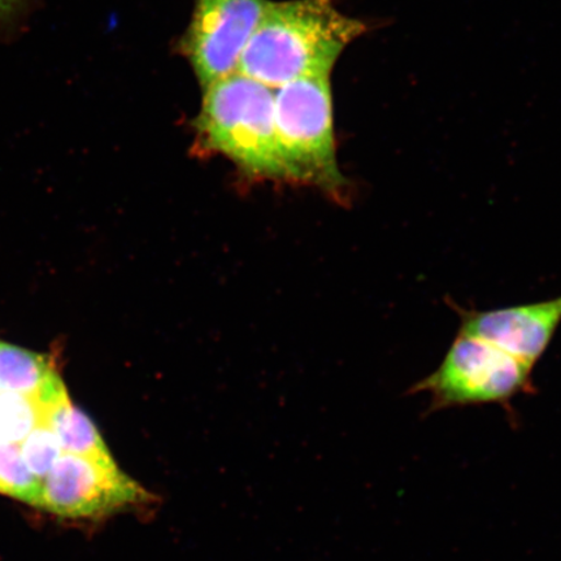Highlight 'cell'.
<instances>
[{
    "mask_svg": "<svg viewBox=\"0 0 561 561\" xmlns=\"http://www.w3.org/2000/svg\"><path fill=\"white\" fill-rule=\"evenodd\" d=\"M150 501L115 459L62 453L41 482L37 507L67 518H96Z\"/></svg>",
    "mask_w": 561,
    "mask_h": 561,
    "instance_id": "5b68a950",
    "label": "cell"
},
{
    "mask_svg": "<svg viewBox=\"0 0 561 561\" xmlns=\"http://www.w3.org/2000/svg\"><path fill=\"white\" fill-rule=\"evenodd\" d=\"M46 425L58 438L62 453L114 459L93 421L70 402L69 396L47 412Z\"/></svg>",
    "mask_w": 561,
    "mask_h": 561,
    "instance_id": "9c48e42d",
    "label": "cell"
},
{
    "mask_svg": "<svg viewBox=\"0 0 561 561\" xmlns=\"http://www.w3.org/2000/svg\"><path fill=\"white\" fill-rule=\"evenodd\" d=\"M48 407L37 399L2 396L0 397V439L21 444L41 425H46Z\"/></svg>",
    "mask_w": 561,
    "mask_h": 561,
    "instance_id": "30bf717a",
    "label": "cell"
},
{
    "mask_svg": "<svg viewBox=\"0 0 561 561\" xmlns=\"http://www.w3.org/2000/svg\"><path fill=\"white\" fill-rule=\"evenodd\" d=\"M31 0H0V27L12 30L30 11Z\"/></svg>",
    "mask_w": 561,
    "mask_h": 561,
    "instance_id": "4fadbf2b",
    "label": "cell"
},
{
    "mask_svg": "<svg viewBox=\"0 0 561 561\" xmlns=\"http://www.w3.org/2000/svg\"><path fill=\"white\" fill-rule=\"evenodd\" d=\"M41 481L27 468L20 445L0 439V493L37 506Z\"/></svg>",
    "mask_w": 561,
    "mask_h": 561,
    "instance_id": "8fae6325",
    "label": "cell"
},
{
    "mask_svg": "<svg viewBox=\"0 0 561 561\" xmlns=\"http://www.w3.org/2000/svg\"><path fill=\"white\" fill-rule=\"evenodd\" d=\"M270 0H195L179 50L202 89L237 72Z\"/></svg>",
    "mask_w": 561,
    "mask_h": 561,
    "instance_id": "8992f818",
    "label": "cell"
},
{
    "mask_svg": "<svg viewBox=\"0 0 561 561\" xmlns=\"http://www.w3.org/2000/svg\"><path fill=\"white\" fill-rule=\"evenodd\" d=\"M451 306L460 318L459 333L486 341L533 368L561 325V296L490 311Z\"/></svg>",
    "mask_w": 561,
    "mask_h": 561,
    "instance_id": "52a82bcc",
    "label": "cell"
},
{
    "mask_svg": "<svg viewBox=\"0 0 561 561\" xmlns=\"http://www.w3.org/2000/svg\"><path fill=\"white\" fill-rule=\"evenodd\" d=\"M194 128L201 149L250 178L289 180L275 125V89L237 70L203 89Z\"/></svg>",
    "mask_w": 561,
    "mask_h": 561,
    "instance_id": "7a4b0ae2",
    "label": "cell"
},
{
    "mask_svg": "<svg viewBox=\"0 0 561 561\" xmlns=\"http://www.w3.org/2000/svg\"><path fill=\"white\" fill-rule=\"evenodd\" d=\"M275 125L289 180L346 203L351 184L336 160L331 76L306 77L276 89Z\"/></svg>",
    "mask_w": 561,
    "mask_h": 561,
    "instance_id": "3957f363",
    "label": "cell"
},
{
    "mask_svg": "<svg viewBox=\"0 0 561 561\" xmlns=\"http://www.w3.org/2000/svg\"><path fill=\"white\" fill-rule=\"evenodd\" d=\"M2 396L37 399L51 409L68 392L47 356L0 342V397Z\"/></svg>",
    "mask_w": 561,
    "mask_h": 561,
    "instance_id": "ba28073f",
    "label": "cell"
},
{
    "mask_svg": "<svg viewBox=\"0 0 561 561\" xmlns=\"http://www.w3.org/2000/svg\"><path fill=\"white\" fill-rule=\"evenodd\" d=\"M366 31L334 0H270L238 70L275 90L306 77L331 76L342 53Z\"/></svg>",
    "mask_w": 561,
    "mask_h": 561,
    "instance_id": "6da1fadb",
    "label": "cell"
},
{
    "mask_svg": "<svg viewBox=\"0 0 561 561\" xmlns=\"http://www.w3.org/2000/svg\"><path fill=\"white\" fill-rule=\"evenodd\" d=\"M21 455L30 471L41 482L62 454L58 438L47 425H41L20 444Z\"/></svg>",
    "mask_w": 561,
    "mask_h": 561,
    "instance_id": "7c38bea8",
    "label": "cell"
},
{
    "mask_svg": "<svg viewBox=\"0 0 561 561\" xmlns=\"http://www.w3.org/2000/svg\"><path fill=\"white\" fill-rule=\"evenodd\" d=\"M533 367L477 336L456 335L445 359L410 394H431V411L508 403L533 390Z\"/></svg>",
    "mask_w": 561,
    "mask_h": 561,
    "instance_id": "277c9868",
    "label": "cell"
}]
</instances>
